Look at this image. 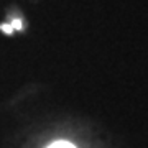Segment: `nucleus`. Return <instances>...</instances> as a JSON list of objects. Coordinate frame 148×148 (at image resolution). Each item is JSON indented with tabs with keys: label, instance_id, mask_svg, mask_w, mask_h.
Here are the masks:
<instances>
[{
	"label": "nucleus",
	"instance_id": "1",
	"mask_svg": "<svg viewBox=\"0 0 148 148\" xmlns=\"http://www.w3.org/2000/svg\"><path fill=\"white\" fill-rule=\"evenodd\" d=\"M48 148H76V147L71 145V143H68V142H56L53 145H49Z\"/></svg>",
	"mask_w": 148,
	"mask_h": 148
},
{
	"label": "nucleus",
	"instance_id": "2",
	"mask_svg": "<svg viewBox=\"0 0 148 148\" xmlns=\"http://www.w3.org/2000/svg\"><path fill=\"white\" fill-rule=\"evenodd\" d=\"M21 27H23V25H21V20H13L12 21V28H13V30H21Z\"/></svg>",
	"mask_w": 148,
	"mask_h": 148
},
{
	"label": "nucleus",
	"instance_id": "3",
	"mask_svg": "<svg viewBox=\"0 0 148 148\" xmlns=\"http://www.w3.org/2000/svg\"><path fill=\"white\" fill-rule=\"evenodd\" d=\"M0 28H2V30H3L7 35H12V33H13V28H12V25H0Z\"/></svg>",
	"mask_w": 148,
	"mask_h": 148
}]
</instances>
